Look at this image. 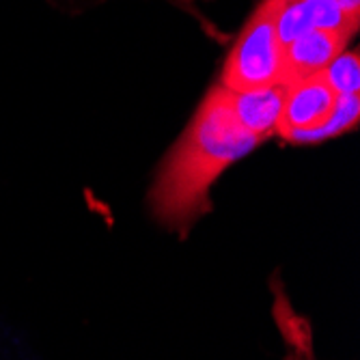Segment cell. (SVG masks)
<instances>
[{
    "instance_id": "cell-1",
    "label": "cell",
    "mask_w": 360,
    "mask_h": 360,
    "mask_svg": "<svg viewBox=\"0 0 360 360\" xmlns=\"http://www.w3.org/2000/svg\"><path fill=\"white\" fill-rule=\"evenodd\" d=\"M261 143L264 139L238 121L229 91L212 86L155 175L149 192L153 218L186 238L192 224L212 210L210 190L218 177Z\"/></svg>"
},
{
    "instance_id": "cell-2",
    "label": "cell",
    "mask_w": 360,
    "mask_h": 360,
    "mask_svg": "<svg viewBox=\"0 0 360 360\" xmlns=\"http://www.w3.org/2000/svg\"><path fill=\"white\" fill-rule=\"evenodd\" d=\"M283 5L285 0H261L226 54L220 86L231 93H250L283 84V41L278 37Z\"/></svg>"
},
{
    "instance_id": "cell-3",
    "label": "cell",
    "mask_w": 360,
    "mask_h": 360,
    "mask_svg": "<svg viewBox=\"0 0 360 360\" xmlns=\"http://www.w3.org/2000/svg\"><path fill=\"white\" fill-rule=\"evenodd\" d=\"M337 104V93L326 82L323 74L285 84L283 108L276 125V134L283 139L291 132H302L321 125L333 115Z\"/></svg>"
},
{
    "instance_id": "cell-4",
    "label": "cell",
    "mask_w": 360,
    "mask_h": 360,
    "mask_svg": "<svg viewBox=\"0 0 360 360\" xmlns=\"http://www.w3.org/2000/svg\"><path fill=\"white\" fill-rule=\"evenodd\" d=\"M352 35L339 30H311L283 46V84L321 74L347 50Z\"/></svg>"
},
{
    "instance_id": "cell-5",
    "label": "cell",
    "mask_w": 360,
    "mask_h": 360,
    "mask_svg": "<svg viewBox=\"0 0 360 360\" xmlns=\"http://www.w3.org/2000/svg\"><path fill=\"white\" fill-rule=\"evenodd\" d=\"M360 15L341 9L333 0H285L278 13V37L285 44L311 30H339L354 37Z\"/></svg>"
},
{
    "instance_id": "cell-6",
    "label": "cell",
    "mask_w": 360,
    "mask_h": 360,
    "mask_svg": "<svg viewBox=\"0 0 360 360\" xmlns=\"http://www.w3.org/2000/svg\"><path fill=\"white\" fill-rule=\"evenodd\" d=\"M285 97V84L250 91V93H231L229 91V100H231L233 112L238 121L248 129L250 134L259 139H268L276 132L281 108Z\"/></svg>"
},
{
    "instance_id": "cell-7",
    "label": "cell",
    "mask_w": 360,
    "mask_h": 360,
    "mask_svg": "<svg viewBox=\"0 0 360 360\" xmlns=\"http://www.w3.org/2000/svg\"><path fill=\"white\" fill-rule=\"evenodd\" d=\"M360 121V93L358 95H339L333 115L321 125L313 129H302V132H291L285 136L287 143L293 145H319L330 139H337L358 125Z\"/></svg>"
},
{
    "instance_id": "cell-8",
    "label": "cell",
    "mask_w": 360,
    "mask_h": 360,
    "mask_svg": "<svg viewBox=\"0 0 360 360\" xmlns=\"http://www.w3.org/2000/svg\"><path fill=\"white\" fill-rule=\"evenodd\" d=\"M326 82L339 95L360 93V56L358 50H343L323 72Z\"/></svg>"
},
{
    "instance_id": "cell-9",
    "label": "cell",
    "mask_w": 360,
    "mask_h": 360,
    "mask_svg": "<svg viewBox=\"0 0 360 360\" xmlns=\"http://www.w3.org/2000/svg\"><path fill=\"white\" fill-rule=\"evenodd\" d=\"M167 3H171V5H175L179 11H186L188 15H192L196 22H199L201 24V28L207 32V35H212L214 39H218V41H226V37L222 35V32H218V28L199 11V9H196V5H199L201 3V0H167Z\"/></svg>"
},
{
    "instance_id": "cell-10",
    "label": "cell",
    "mask_w": 360,
    "mask_h": 360,
    "mask_svg": "<svg viewBox=\"0 0 360 360\" xmlns=\"http://www.w3.org/2000/svg\"><path fill=\"white\" fill-rule=\"evenodd\" d=\"M333 3H337L341 9H345L354 15H360V0H333Z\"/></svg>"
}]
</instances>
